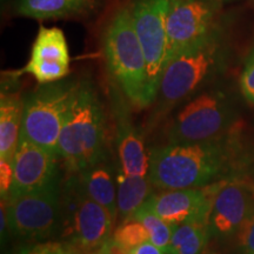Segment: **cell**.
I'll use <instances>...</instances> for the list:
<instances>
[{
	"label": "cell",
	"mask_w": 254,
	"mask_h": 254,
	"mask_svg": "<svg viewBox=\"0 0 254 254\" xmlns=\"http://www.w3.org/2000/svg\"><path fill=\"white\" fill-rule=\"evenodd\" d=\"M103 0H17L15 13L34 20L86 17L98 11Z\"/></svg>",
	"instance_id": "e0dca14e"
},
{
	"label": "cell",
	"mask_w": 254,
	"mask_h": 254,
	"mask_svg": "<svg viewBox=\"0 0 254 254\" xmlns=\"http://www.w3.org/2000/svg\"><path fill=\"white\" fill-rule=\"evenodd\" d=\"M212 237L208 222H185L173 227L167 254H202Z\"/></svg>",
	"instance_id": "ffe728a7"
},
{
	"label": "cell",
	"mask_w": 254,
	"mask_h": 254,
	"mask_svg": "<svg viewBox=\"0 0 254 254\" xmlns=\"http://www.w3.org/2000/svg\"><path fill=\"white\" fill-rule=\"evenodd\" d=\"M107 151L99 160L73 173L85 193L105 207L117 221V166L111 161Z\"/></svg>",
	"instance_id": "9a60e30c"
},
{
	"label": "cell",
	"mask_w": 254,
	"mask_h": 254,
	"mask_svg": "<svg viewBox=\"0 0 254 254\" xmlns=\"http://www.w3.org/2000/svg\"><path fill=\"white\" fill-rule=\"evenodd\" d=\"M233 122L226 94L218 90L202 92L190 98L176 114L170 129V142L217 140Z\"/></svg>",
	"instance_id": "ba28073f"
},
{
	"label": "cell",
	"mask_w": 254,
	"mask_h": 254,
	"mask_svg": "<svg viewBox=\"0 0 254 254\" xmlns=\"http://www.w3.org/2000/svg\"><path fill=\"white\" fill-rule=\"evenodd\" d=\"M90 254H105V253H104V249H103V247H101L100 250L95 251V252H93V253H90Z\"/></svg>",
	"instance_id": "f1b7e54d"
},
{
	"label": "cell",
	"mask_w": 254,
	"mask_h": 254,
	"mask_svg": "<svg viewBox=\"0 0 254 254\" xmlns=\"http://www.w3.org/2000/svg\"><path fill=\"white\" fill-rule=\"evenodd\" d=\"M152 185L148 177L128 176L117 166V208L120 222L131 218L152 195Z\"/></svg>",
	"instance_id": "d6986e66"
},
{
	"label": "cell",
	"mask_w": 254,
	"mask_h": 254,
	"mask_svg": "<svg viewBox=\"0 0 254 254\" xmlns=\"http://www.w3.org/2000/svg\"><path fill=\"white\" fill-rule=\"evenodd\" d=\"M237 234L243 252L245 254H254V212Z\"/></svg>",
	"instance_id": "d4e9b609"
},
{
	"label": "cell",
	"mask_w": 254,
	"mask_h": 254,
	"mask_svg": "<svg viewBox=\"0 0 254 254\" xmlns=\"http://www.w3.org/2000/svg\"><path fill=\"white\" fill-rule=\"evenodd\" d=\"M254 212V189L245 182L214 185L208 225L212 236L237 234Z\"/></svg>",
	"instance_id": "8fae6325"
},
{
	"label": "cell",
	"mask_w": 254,
	"mask_h": 254,
	"mask_svg": "<svg viewBox=\"0 0 254 254\" xmlns=\"http://www.w3.org/2000/svg\"><path fill=\"white\" fill-rule=\"evenodd\" d=\"M111 239L128 253L134 247L150 240V234L140 221L134 218H128L120 222L119 226L113 231Z\"/></svg>",
	"instance_id": "7402d4cb"
},
{
	"label": "cell",
	"mask_w": 254,
	"mask_h": 254,
	"mask_svg": "<svg viewBox=\"0 0 254 254\" xmlns=\"http://www.w3.org/2000/svg\"><path fill=\"white\" fill-rule=\"evenodd\" d=\"M128 254H167L163 249L154 245L153 243H151L150 240L146 241V243L141 244V245L134 247L131 250Z\"/></svg>",
	"instance_id": "4316f807"
},
{
	"label": "cell",
	"mask_w": 254,
	"mask_h": 254,
	"mask_svg": "<svg viewBox=\"0 0 254 254\" xmlns=\"http://www.w3.org/2000/svg\"><path fill=\"white\" fill-rule=\"evenodd\" d=\"M79 81L40 84L24 99L20 138L58 155V142Z\"/></svg>",
	"instance_id": "5b68a950"
},
{
	"label": "cell",
	"mask_w": 254,
	"mask_h": 254,
	"mask_svg": "<svg viewBox=\"0 0 254 254\" xmlns=\"http://www.w3.org/2000/svg\"><path fill=\"white\" fill-rule=\"evenodd\" d=\"M243 97L251 105H254V46L247 55L239 79Z\"/></svg>",
	"instance_id": "cb8c5ba5"
},
{
	"label": "cell",
	"mask_w": 254,
	"mask_h": 254,
	"mask_svg": "<svg viewBox=\"0 0 254 254\" xmlns=\"http://www.w3.org/2000/svg\"><path fill=\"white\" fill-rule=\"evenodd\" d=\"M103 49L107 67L120 90L134 106L153 103L148 86L147 65L133 25L129 5L112 15L105 28Z\"/></svg>",
	"instance_id": "3957f363"
},
{
	"label": "cell",
	"mask_w": 254,
	"mask_h": 254,
	"mask_svg": "<svg viewBox=\"0 0 254 254\" xmlns=\"http://www.w3.org/2000/svg\"><path fill=\"white\" fill-rule=\"evenodd\" d=\"M69 50L65 34L58 27L40 26L24 67L39 84L65 79L69 73Z\"/></svg>",
	"instance_id": "5bb4252c"
},
{
	"label": "cell",
	"mask_w": 254,
	"mask_h": 254,
	"mask_svg": "<svg viewBox=\"0 0 254 254\" xmlns=\"http://www.w3.org/2000/svg\"><path fill=\"white\" fill-rule=\"evenodd\" d=\"M131 218L139 220L146 227L150 234V241L163 249L166 252L168 244L171 241V237L173 233V226L161 219L157 213L146 205V202L141 206Z\"/></svg>",
	"instance_id": "44dd1931"
},
{
	"label": "cell",
	"mask_w": 254,
	"mask_h": 254,
	"mask_svg": "<svg viewBox=\"0 0 254 254\" xmlns=\"http://www.w3.org/2000/svg\"><path fill=\"white\" fill-rule=\"evenodd\" d=\"M227 161V148L218 139L168 142L151 151L148 179L160 190L200 189L220 176Z\"/></svg>",
	"instance_id": "6da1fadb"
},
{
	"label": "cell",
	"mask_w": 254,
	"mask_h": 254,
	"mask_svg": "<svg viewBox=\"0 0 254 254\" xmlns=\"http://www.w3.org/2000/svg\"><path fill=\"white\" fill-rule=\"evenodd\" d=\"M116 145L118 164L128 176L148 177L150 153L144 140L126 112L116 114Z\"/></svg>",
	"instance_id": "2e32d148"
},
{
	"label": "cell",
	"mask_w": 254,
	"mask_h": 254,
	"mask_svg": "<svg viewBox=\"0 0 254 254\" xmlns=\"http://www.w3.org/2000/svg\"><path fill=\"white\" fill-rule=\"evenodd\" d=\"M8 230L21 239L45 240L60 233L63 190L58 183L7 199Z\"/></svg>",
	"instance_id": "52a82bcc"
},
{
	"label": "cell",
	"mask_w": 254,
	"mask_h": 254,
	"mask_svg": "<svg viewBox=\"0 0 254 254\" xmlns=\"http://www.w3.org/2000/svg\"><path fill=\"white\" fill-rule=\"evenodd\" d=\"M214 185L200 189L166 190L152 193L146 205L171 226L208 222Z\"/></svg>",
	"instance_id": "4fadbf2b"
},
{
	"label": "cell",
	"mask_w": 254,
	"mask_h": 254,
	"mask_svg": "<svg viewBox=\"0 0 254 254\" xmlns=\"http://www.w3.org/2000/svg\"><path fill=\"white\" fill-rule=\"evenodd\" d=\"M105 254H128L126 251H124L122 247H119L117 244H114L112 239H110L106 244L103 246Z\"/></svg>",
	"instance_id": "83f0119b"
},
{
	"label": "cell",
	"mask_w": 254,
	"mask_h": 254,
	"mask_svg": "<svg viewBox=\"0 0 254 254\" xmlns=\"http://www.w3.org/2000/svg\"><path fill=\"white\" fill-rule=\"evenodd\" d=\"M107 152L105 114L93 87L79 81L58 142V157L68 172L77 173Z\"/></svg>",
	"instance_id": "7a4b0ae2"
},
{
	"label": "cell",
	"mask_w": 254,
	"mask_h": 254,
	"mask_svg": "<svg viewBox=\"0 0 254 254\" xmlns=\"http://www.w3.org/2000/svg\"><path fill=\"white\" fill-rule=\"evenodd\" d=\"M12 254H81L77 247L67 241H40L20 247Z\"/></svg>",
	"instance_id": "603a6c76"
},
{
	"label": "cell",
	"mask_w": 254,
	"mask_h": 254,
	"mask_svg": "<svg viewBox=\"0 0 254 254\" xmlns=\"http://www.w3.org/2000/svg\"><path fill=\"white\" fill-rule=\"evenodd\" d=\"M221 1H222V0H221Z\"/></svg>",
	"instance_id": "f546056e"
},
{
	"label": "cell",
	"mask_w": 254,
	"mask_h": 254,
	"mask_svg": "<svg viewBox=\"0 0 254 254\" xmlns=\"http://www.w3.org/2000/svg\"><path fill=\"white\" fill-rule=\"evenodd\" d=\"M116 220L106 208L90 198L75 176L63 190V222L60 237L81 254L100 250L112 238Z\"/></svg>",
	"instance_id": "8992f818"
},
{
	"label": "cell",
	"mask_w": 254,
	"mask_h": 254,
	"mask_svg": "<svg viewBox=\"0 0 254 254\" xmlns=\"http://www.w3.org/2000/svg\"><path fill=\"white\" fill-rule=\"evenodd\" d=\"M59 157L26 139H19L12 166L13 183L8 199L58 183Z\"/></svg>",
	"instance_id": "7c38bea8"
},
{
	"label": "cell",
	"mask_w": 254,
	"mask_h": 254,
	"mask_svg": "<svg viewBox=\"0 0 254 254\" xmlns=\"http://www.w3.org/2000/svg\"><path fill=\"white\" fill-rule=\"evenodd\" d=\"M220 8L221 0H167L168 62L218 26Z\"/></svg>",
	"instance_id": "30bf717a"
},
{
	"label": "cell",
	"mask_w": 254,
	"mask_h": 254,
	"mask_svg": "<svg viewBox=\"0 0 254 254\" xmlns=\"http://www.w3.org/2000/svg\"><path fill=\"white\" fill-rule=\"evenodd\" d=\"M225 59L224 31L219 24L168 62L158 92L163 104L174 105L192 97L220 71Z\"/></svg>",
	"instance_id": "277c9868"
},
{
	"label": "cell",
	"mask_w": 254,
	"mask_h": 254,
	"mask_svg": "<svg viewBox=\"0 0 254 254\" xmlns=\"http://www.w3.org/2000/svg\"><path fill=\"white\" fill-rule=\"evenodd\" d=\"M129 9L145 56L148 86L152 99L154 100L158 97L163 73L168 63L167 0H132Z\"/></svg>",
	"instance_id": "9c48e42d"
},
{
	"label": "cell",
	"mask_w": 254,
	"mask_h": 254,
	"mask_svg": "<svg viewBox=\"0 0 254 254\" xmlns=\"http://www.w3.org/2000/svg\"><path fill=\"white\" fill-rule=\"evenodd\" d=\"M12 183H13L12 161L0 159V194H1V199H8Z\"/></svg>",
	"instance_id": "484cf974"
},
{
	"label": "cell",
	"mask_w": 254,
	"mask_h": 254,
	"mask_svg": "<svg viewBox=\"0 0 254 254\" xmlns=\"http://www.w3.org/2000/svg\"><path fill=\"white\" fill-rule=\"evenodd\" d=\"M24 99L18 94L1 92L0 98V159L12 161L20 139Z\"/></svg>",
	"instance_id": "ac0fdd59"
}]
</instances>
